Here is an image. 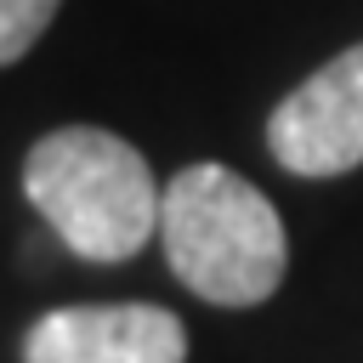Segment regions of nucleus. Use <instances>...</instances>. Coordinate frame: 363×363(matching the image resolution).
<instances>
[{"mask_svg":"<svg viewBox=\"0 0 363 363\" xmlns=\"http://www.w3.org/2000/svg\"><path fill=\"white\" fill-rule=\"evenodd\" d=\"M62 0H0V68L34 51V40L51 28Z\"/></svg>","mask_w":363,"mask_h":363,"instance_id":"39448f33","label":"nucleus"},{"mask_svg":"<svg viewBox=\"0 0 363 363\" xmlns=\"http://www.w3.org/2000/svg\"><path fill=\"white\" fill-rule=\"evenodd\" d=\"M272 159L295 176H340L363 164V45L301 79L267 119Z\"/></svg>","mask_w":363,"mask_h":363,"instance_id":"7ed1b4c3","label":"nucleus"},{"mask_svg":"<svg viewBox=\"0 0 363 363\" xmlns=\"http://www.w3.org/2000/svg\"><path fill=\"white\" fill-rule=\"evenodd\" d=\"M23 363H187V329L164 306H57L28 329Z\"/></svg>","mask_w":363,"mask_h":363,"instance_id":"20e7f679","label":"nucleus"},{"mask_svg":"<svg viewBox=\"0 0 363 363\" xmlns=\"http://www.w3.org/2000/svg\"><path fill=\"white\" fill-rule=\"evenodd\" d=\"M159 244L170 272L216 306H255L284 284V221L227 164H187L159 193Z\"/></svg>","mask_w":363,"mask_h":363,"instance_id":"f257e3e1","label":"nucleus"},{"mask_svg":"<svg viewBox=\"0 0 363 363\" xmlns=\"http://www.w3.org/2000/svg\"><path fill=\"white\" fill-rule=\"evenodd\" d=\"M28 204L85 261H130L159 233V187L147 159L96 125H62L23 164Z\"/></svg>","mask_w":363,"mask_h":363,"instance_id":"f03ea898","label":"nucleus"}]
</instances>
